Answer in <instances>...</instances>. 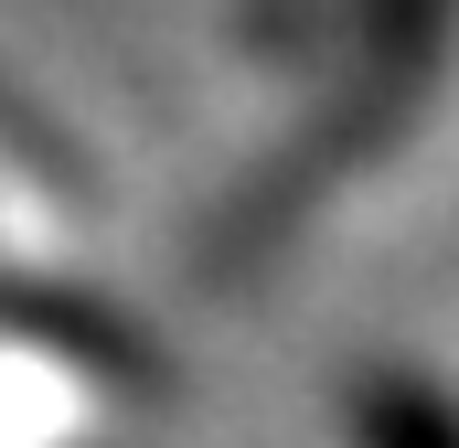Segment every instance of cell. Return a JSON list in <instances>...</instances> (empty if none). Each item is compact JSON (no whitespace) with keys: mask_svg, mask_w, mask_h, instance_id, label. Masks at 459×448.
Instances as JSON below:
<instances>
[{"mask_svg":"<svg viewBox=\"0 0 459 448\" xmlns=\"http://www.w3.org/2000/svg\"><path fill=\"white\" fill-rule=\"evenodd\" d=\"M438 54H449V43H374V54H342L332 108L310 117V128H289V150L256 160V171L235 182L225 224L204 235V267H214V278L267 267V256L363 171V160H385V150L406 139V117L428 108V86H438Z\"/></svg>","mask_w":459,"mask_h":448,"instance_id":"6da1fadb","label":"cell"},{"mask_svg":"<svg viewBox=\"0 0 459 448\" xmlns=\"http://www.w3.org/2000/svg\"><path fill=\"white\" fill-rule=\"evenodd\" d=\"M449 11L459 0H278L256 32H310V43H332V54H374V43H438L449 32ZM267 43V54H278Z\"/></svg>","mask_w":459,"mask_h":448,"instance_id":"7a4b0ae2","label":"cell"},{"mask_svg":"<svg viewBox=\"0 0 459 448\" xmlns=\"http://www.w3.org/2000/svg\"><path fill=\"white\" fill-rule=\"evenodd\" d=\"M352 448H459V406L428 374H352Z\"/></svg>","mask_w":459,"mask_h":448,"instance_id":"3957f363","label":"cell"}]
</instances>
